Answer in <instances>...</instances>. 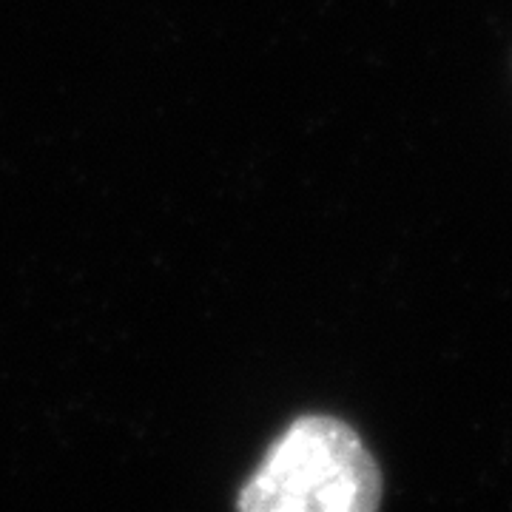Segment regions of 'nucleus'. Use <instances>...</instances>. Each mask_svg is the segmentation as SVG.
I'll return each instance as SVG.
<instances>
[{"mask_svg": "<svg viewBox=\"0 0 512 512\" xmlns=\"http://www.w3.org/2000/svg\"><path fill=\"white\" fill-rule=\"evenodd\" d=\"M384 481L359 433L330 416H302L271 444L239 493L245 512H373Z\"/></svg>", "mask_w": 512, "mask_h": 512, "instance_id": "obj_1", "label": "nucleus"}]
</instances>
